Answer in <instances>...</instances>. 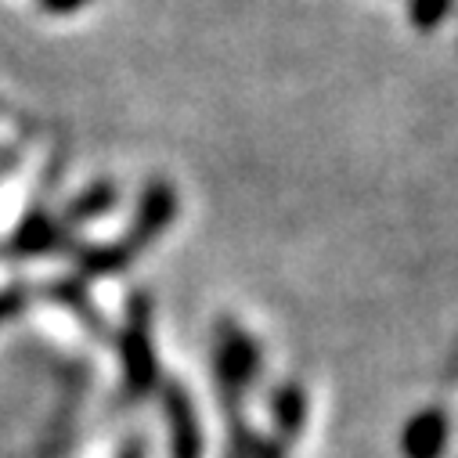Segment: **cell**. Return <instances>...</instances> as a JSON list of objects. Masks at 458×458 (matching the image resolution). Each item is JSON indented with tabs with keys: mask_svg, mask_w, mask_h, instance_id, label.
Masks as SVG:
<instances>
[{
	"mask_svg": "<svg viewBox=\"0 0 458 458\" xmlns=\"http://www.w3.org/2000/svg\"><path fill=\"white\" fill-rule=\"evenodd\" d=\"M112 199H116V191H112L108 184H94L87 195H80V199L72 202V209H69V224H80V220H90V216L105 213V209L112 206Z\"/></svg>",
	"mask_w": 458,
	"mask_h": 458,
	"instance_id": "4",
	"label": "cell"
},
{
	"mask_svg": "<svg viewBox=\"0 0 458 458\" xmlns=\"http://www.w3.org/2000/svg\"><path fill=\"white\" fill-rule=\"evenodd\" d=\"M30 285H8V289H0V321H8L12 314H19L26 303H30Z\"/></svg>",
	"mask_w": 458,
	"mask_h": 458,
	"instance_id": "5",
	"label": "cell"
},
{
	"mask_svg": "<svg viewBox=\"0 0 458 458\" xmlns=\"http://www.w3.org/2000/svg\"><path fill=\"white\" fill-rule=\"evenodd\" d=\"M44 4V12H51V15H69V12H80L87 0H40Z\"/></svg>",
	"mask_w": 458,
	"mask_h": 458,
	"instance_id": "6",
	"label": "cell"
},
{
	"mask_svg": "<svg viewBox=\"0 0 458 458\" xmlns=\"http://www.w3.org/2000/svg\"><path fill=\"white\" fill-rule=\"evenodd\" d=\"M170 422H174V458H195L199 454V433L188 401L174 390L170 394Z\"/></svg>",
	"mask_w": 458,
	"mask_h": 458,
	"instance_id": "3",
	"label": "cell"
},
{
	"mask_svg": "<svg viewBox=\"0 0 458 458\" xmlns=\"http://www.w3.org/2000/svg\"><path fill=\"white\" fill-rule=\"evenodd\" d=\"M62 242H65L62 227H58L44 209H30V213L22 216V224L15 227V235H8V242L0 246V253L15 257V260H26V257L55 253Z\"/></svg>",
	"mask_w": 458,
	"mask_h": 458,
	"instance_id": "2",
	"label": "cell"
},
{
	"mask_svg": "<svg viewBox=\"0 0 458 458\" xmlns=\"http://www.w3.org/2000/svg\"><path fill=\"white\" fill-rule=\"evenodd\" d=\"M123 369H127V386H131L134 397L152 390L156 358H152V343H148V307H145V300H134V310H131V325H127V335H123Z\"/></svg>",
	"mask_w": 458,
	"mask_h": 458,
	"instance_id": "1",
	"label": "cell"
}]
</instances>
